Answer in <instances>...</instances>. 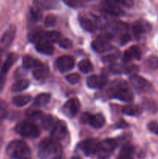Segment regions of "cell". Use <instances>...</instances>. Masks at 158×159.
Segmentation results:
<instances>
[{
    "label": "cell",
    "instance_id": "obj_1",
    "mask_svg": "<svg viewBox=\"0 0 158 159\" xmlns=\"http://www.w3.org/2000/svg\"><path fill=\"white\" fill-rule=\"evenodd\" d=\"M61 145L53 139L45 138L39 144L38 156L42 159L57 158L61 156Z\"/></svg>",
    "mask_w": 158,
    "mask_h": 159
},
{
    "label": "cell",
    "instance_id": "obj_2",
    "mask_svg": "<svg viewBox=\"0 0 158 159\" xmlns=\"http://www.w3.org/2000/svg\"><path fill=\"white\" fill-rule=\"evenodd\" d=\"M6 154L15 159H29L31 151L26 143L22 141H13L8 144Z\"/></svg>",
    "mask_w": 158,
    "mask_h": 159
},
{
    "label": "cell",
    "instance_id": "obj_3",
    "mask_svg": "<svg viewBox=\"0 0 158 159\" xmlns=\"http://www.w3.org/2000/svg\"><path fill=\"white\" fill-rule=\"evenodd\" d=\"M109 96L123 102H131L133 99V94L126 88L124 82H115V85L109 89Z\"/></svg>",
    "mask_w": 158,
    "mask_h": 159
},
{
    "label": "cell",
    "instance_id": "obj_4",
    "mask_svg": "<svg viewBox=\"0 0 158 159\" xmlns=\"http://www.w3.org/2000/svg\"><path fill=\"white\" fill-rule=\"evenodd\" d=\"M15 130L17 134L23 138H36L40 135L39 128L33 123L29 121H23L15 126Z\"/></svg>",
    "mask_w": 158,
    "mask_h": 159
},
{
    "label": "cell",
    "instance_id": "obj_5",
    "mask_svg": "<svg viewBox=\"0 0 158 159\" xmlns=\"http://www.w3.org/2000/svg\"><path fill=\"white\" fill-rule=\"evenodd\" d=\"M116 147V142L113 139H105L98 144L96 154L102 159L108 158L114 152Z\"/></svg>",
    "mask_w": 158,
    "mask_h": 159
},
{
    "label": "cell",
    "instance_id": "obj_6",
    "mask_svg": "<svg viewBox=\"0 0 158 159\" xmlns=\"http://www.w3.org/2000/svg\"><path fill=\"white\" fill-rule=\"evenodd\" d=\"M15 33H16L15 26L14 25H11L2 34L1 39H0V57L12 44L14 38H15Z\"/></svg>",
    "mask_w": 158,
    "mask_h": 159
},
{
    "label": "cell",
    "instance_id": "obj_7",
    "mask_svg": "<svg viewBox=\"0 0 158 159\" xmlns=\"http://www.w3.org/2000/svg\"><path fill=\"white\" fill-rule=\"evenodd\" d=\"M17 59V56L14 53H11L6 57V61L2 66L1 71H0V92L2 91L4 88L5 83H6V75L10 70L11 67L13 65L15 61Z\"/></svg>",
    "mask_w": 158,
    "mask_h": 159
},
{
    "label": "cell",
    "instance_id": "obj_8",
    "mask_svg": "<svg viewBox=\"0 0 158 159\" xmlns=\"http://www.w3.org/2000/svg\"><path fill=\"white\" fill-rule=\"evenodd\" d=\"M101 7L104 12L115 16H119L124 14V11L121 9L119 3L113 0H102Z\"/></svg>",
    "mask_w": 158,
    "mask_h": 159
},
{
    "label": "cell",
    "instance_id": "obj_9",
    "mask_svg": "<svg viewBox=\"0 0 158 159\" xmlns=\"http://www.w3.org/2000/svg\"><path fill=\"white\" fill-rule=\"evenodd\" d=\"M130 83L133 85V88L138 92L144 93V92H149L151 90L152 86L150 82L146 80L143 78L134 75L132 76L129 79Z\"/></svg>",
    "mask_w": 158,
    "mask_h": 159
},
{
    "label": "cell",
    "instance_id": "obj_10",
    "mask_svg": "<svg viewBox=\"0 0 158 159\" xmlns=\"http://www.w3.org/2000/svg\"><path fill=\"white\" fill-rule=\"evenodd\" d=\"M74 66V59L71 56L64 55L58 57L56 61V67L61 72H67Z\"/></svg>",
    "mask_w": 158,
    "mask_h": 159
},
{
    "label": "cell",
    "instance_id": "obj_11",
    "mask_svg": "<svg viewBox=\"0 0 158 159\" xmlns=\"http://www.w3.org/2000/svg\"><path fill=\"white\" fill-rule=\"evenodd\" d=\"M98 144H99V142H98L97 140L90 138V139H87L85 141H82L79 144V148L83 152V153L85 155L90 156V155L96 154Z\"/></svg>",
    "mask_w": 158,
    "mask_h": 159
},
{
    "label": "cell",
    "instance_id": "obj_12",
    "mask_svg": "<svg viewBox=\"0 0 158 159\" xmlns=\"http://www.w3.org/2000/svg\"><path fill=\"white\" fill-rule=\"evenodd\" d=\"M80 109V102L77 99L74 98L71 99L64 105L63 112L66 116L69 117H73L75 116Z\"/></svg>",
    "mask_w": 158,
    "mask_h": 159
},
{
    "label": "cell",
    "instance_id": "obj_13",
    "mask_svg": "<svg viewBox=\"0 0 158 159\" xmlns=\"http://www.w3.org/2000/svg\"><path fill=\"white\" fill-rule=\"evenodd\" d=\"M67 134V126L62 121H58L51 130V139L56 141L63 140Z\"/></svg>",
    "mask_w": 158,
    "mask_h": 159
},
{
    "label": "cell",
    "instance_id": "obj_14",
    "mask_svg": "<svg viewBox=\"0 0 158 159\" xmlns=\"http://www.w3.org/2000/svg\"><path fill=\"white\" fill-rule=\"evenodd\" d=\"M91 47L96 52L104 53L109 51L112 48V45L105 37H100L93 40L91 43Z\"/></svg>",
    "mask_w": 158,
    "mask_h": 159
},
{
    "label": "cell",
    "instance_id": "obj_15",
    "mask_svg": "<svg viewBox=\"0 0 158 159\" xmlns=\"http://www.w3.org/2000/svg\"><path fill=\"white\" fill-rule=\"evenodd\" d=\"M150 30H151V26L146 20H139L133 23V31L136 37H139L143 34L149 32Z\"/></svg>",
    "mask_w": 158,
    "mask_h": 159
},
{
    "label": "cell",
    "instance_id": "obj_16",
    "mask_svg": "<svg viewBox=\"0 0 158 159\" xmlns=\"http://www.w3.org/2000/svg\"><path fill=\"white\" fill-rule=\"evenodd\" d=\"M108 82L105 75H91L87 79V85L91 89L102 88Z\"/></svg>",
    "mask_w": 158,
    "mask_h": 159
},
{
    "label": "cell",
    "instance_id": "obj_17",
    "mask_svg": "<svg viewBox=\"0 0 158 159\" xmlns=\"http://www.w3.org/2000/svg\"><path fill=\"white\" fill-rule=\"evenodd\" d=\"M36 49L40 53L46 54V55H50L54 51V46L50 43V41L46 40V37L36 43Z\"/></svg>",
    "mask_w": 158,
    "mask_h": 159
},
{
    "label": "cell",
    "instance_id": "obj_18",
    "mask_svg": "<svg viewBox=\"0 0 158 159\" xmlns=\"http://www.w3.org/2000/svg\"><path fill=\"white\" fill-rule=\"evenodd\" d=\"M141 51L138 46H133L124 52L122 60L124 62H129L133 59H140Z\"/></svg>",
    "mask_w": 158,
    "mask_h": 159
},
{
    "label": "cell",
    "instance_id": "obj_19",
    "mask_svg": "<svg viewBox=\"0 0 158 159\" xmlns=\"http://www.w3.org/2000/svg\"><path fill=\"white\" fill-rule=\"evenodd\" d=\"M105 117L101 113H97V114L94 115L90 114L89 113L88 118V123L87 124H89L94 128L99 129L103 127L104 124H105Z\"/></svg>",
    "mask_w": 158,
    "mask_h": 159
},
{
    "label": "cell",
    "instance_id": "obj_20",
    "mask_svg": "<svg viewBox=\"0 0 158 159\" xmlns=\"http://www.w3.org/2000/svg\"><path fill=\"white\" fill-rule=\"evenodd\" d=\"M48 72H49L48 67L44 64H41L40 62L35 68H33V75L34 79H36L37 80H41L47 75Z\"/></svg>",
    "mask_w": 158,
    "mask_h": 159
},
{
    "label": "cell",
    "instance_id": "obj_21",
    "mask_svg": "<svg viewBox=\"0 0 158 159\" xmlns=\"http://www.w3.org/2000/svg\"><path fill=\"white\" fill-rule=\"evenodd\" d=\"M134 147L130 144H126L122 148L119 156L116 159H133Z\"/></svg>",
    "mask_w": 158,
    "mask_h": 159
},
{
    "label": "cell",
    "instance_id": "obj_22",
    "mask_svg": "<svg viewBox=\"0 0 158 159\" xmlns=\"http://www.w3.org/2000/svg\"><path fill=\"white\" fill-rule=\"evenodd\" d=\"M50 95L48 94V93H42V94L38 95L35 98L33 106L37 108L44 107L50 102Z\"/></svg>",
    "mask_w": 158,
    "mask_h": 159
},
{
    "label": "cell",
    "instance_id": "obj_23",
    "mask_svg": "<svg viewBox=\"0 0 158 159\" xmlns=\"http://www.w3.org/2000/svg\"><path fill=\"white\" fill-rule=\"evenodd\" d=\"M31 100V96L29 95H20L14 96L12 99V102L14 106L22 107L29 103Z\"/></svg>",
    "mask_w": 158,
    "mask_h": 159
},
{
    "label": "cell",
    "instance_id": "obj_24",
    "mask_svg": "<svg viewBox=\"0 0 158 159\" xmlns=\"http://www.w3.org/2000/svg\"><path fill=\"white\" fill-rule=\"evenodd\" d=\"M42 121V126L46 130H52L53 127L55 126V124L58 122L55 117H54L51 115H46V116H43L41 118Z\"/></svg>",
    "mask_w": 158,
    "mask_h": 159
},
{
    "label": "cell",
    "instance_id": "obj_25",
    "mask_svg": "<svg viewBox=\"0 0 158 159\" xmlns=\"http://www.w3.org/2000/svg\"><path fill=\"white\" fill-rule=\"evenodd\" d=\"M122 113L127 116H138L142 113V109L139 106L127 105L122 108Z\"/></svg>",
    "mask_w": 158,
    "mask_h": 159
},
{
    "label": "cell",
    "instance_id": "obj_26",
    "mask_svg": "<svg viewBox=\"0 0 158 159\" xmlns=\"http://www.w3.org/2000/svg\"><path fill=\"white\" fill-rule=\"evenodd\" d=\"M79 23H80L81 27L83 28L84 30H85L86 31H88V32L91 33L95 31V25H94V23H93L91 20H90L89 19L81 17V18H79Z\"/></svg>",
    "mask_w": 158,
    "mask_h": 159
},
{
    "label": "cell",
    "instance_id": "obj_27",
    "mask_svg": "<svg viewBox=\"0 0 158 159\" xmlns=\"http://www.w3.org/2000/svg\"><path fill=\"white\" fill-rule=\"evenodd\" d=\"M29 82L26 79H21L17 82H15L13 85H12V90L13 93H19V92L23 91V90L26 89L29 87Z\"/></svg>",
    "mask_w": 158,
    "mask_h": 159
},
{
    "label": "cell",
    "instance_id": "obj_28",
    "mask_svg": "<svg viewBox=\"0 0 158 159\" xmlns=\"http://www.w3.org/2000/svg\"><path fill=\"white\" fill-rule=\"evenodd\" d=\"M29 12H30V17L33 21L37 22L41 19L42 17V12L40 10V6L38 2L35 3L33 6L30 8L29 9Z\"/></svg>",
    "mask_w": 158,
    "mask_h": 159
},
{
    "label": "cell",
    "instance_id": "obj_29",
    "mask_svg": "<svg viewBox=\"0 0 158 159\" xmlns=\"http://www.w3.org/2000/svg\"><path fill=\"white\" fill-rule=\"evenodd\" d=\"M39 63H40L39 61L36 60L35 58H33V57L29 55L24 56L23 58V65L26 69L35 68Z\"/></svg>",
    "mask_w": 158,
    "mask_h": 159
},
{
    "label": "cell",
    "instance_id": "obj_30",
    "mask_svg": "<svg viewBox=\"0 0 158 159\" xmlns=\"http://www.w3.org/2000/svg\"><path fill=\"white\" fill-rule=\"evenodd\" d=\"M59 2L60 0H41L38 3L40 7L45 9H54L58 7Z\"/></svg>",
    "mask_w": 158,
    "mask_h": 159
},
{
    "label": "cell",
    "instance_id": "obj_31",
    "mask_svg": "<svg viewBox=\"0 0 158 159\" xmlns=\"http://www.w3.org/2000/svg\"><path fill=\"white\" fill-rule=\"evenodd\" d=\"M78 68L81 72L89 73L93 70V65L89 60L83 59L78 64Z\"/></svg>",
    "mask_w": 158,
    "mask_h": 159
},
{
    "label": "cell",
    "instance_id": "obj_32",
    "mask_svg": "<svg viewBox=\"0 0 158 159\" xmlns=\"http://www.w3.org/2000/svg\"><path fill=\"white\" fill-rule=\"evenodd\" d=\"M43 38H45V33H43L42 30H35L29 35V40L35 43Z\"/></svg>",
    "mask_w": 158,
    "mask_h": 159
},
{
    "label": "cell",
    "instance_id": "obj_33",
    "mask_svg": "<svg viewBox=\"0 0 158 159\" xmlns=\"http://www.w3.org/2000/svg\"><path fill=\"white\" fill-rule=\"evenodd\" d=\"M45 37L49 41L58 43L59 40L61 39L62 35L61 34H60L59 32H57V31H50V32L45 33Z\"/></svg>",
    "mask_w": 158,
    "mask_h": 159
},
{
    "label": "cell",
    "instance_id": "obj_34",
    "mask_svg": "<svg viewBox=\"0 0 158 159\" xmlns=\"http://www.w3.org/2000/svg\"><path fill=\"white\" fill-rule=\"evenodd\" d=\"M147 65L151 69H157L158 68V57L156 56H150L147 59Z\"/></svg>",
    "mask_w": 158,
    "mask_h": 159
},
{
    "label": "cell",
    "instance_id": "obj_35",
    "mask_svg": "<svg viewBox=\"0 0 158 159\" xmlns=\"http://www.w3.org/2000/svg\"><path fill=\"white\" fill-rule=\"evenodd\" d=\"M7 115V107L6 102L3 100L0 99V125L2 123L3 120L6 118Z\"/></svg>",
    "mask_w": 158,
    "mask_h": 159
},
{
    "label": "cell",
    "instance_id": "obj_36",
    "mask_svg": "<svg viewBox=\"0 0 158 159\" xmlns=\"http://www.w3.org/2000/svg\"><path fill=\"white\" fill-rule=\"evenodd\" d=\"M59 44V46L61 47L62 48H64V49H69L72 47V42L71 40H69L68 38H65V37H61L59 42L57 43Z\"/></svg>",
    "mask_w": 158,
    "mask_h": 159
},
{
    "label": "cell",
    "instance_id": "obj_37",
    "mask_svg": "<svg viewBox=\"0 0 158 159\" xmlns=\"http://www.w3.org/2000/svg\"><path fill=\"white\" fill-rule=\"evenodd\" d=\"M81 77L77 73H72V74H69L66 76V80L68 81L69 83L71 84H77L80 81Z\"/></svg>",
    "mask_w": 158,
    "mask_h": 159
},
{
    "label": "cell",
    "instance_id": "obj_38",
    "mask_svg": "<svg viewBox=\"0 0 158 159\" xmlns=\"http://www.w3.org/2000/svg\"><path fill=\"white\" fill-rule=\"evenodd\" d=\"M57 23V18L54 15H48L45 19V25L47 27H52Z\"/></svg>",
    "mask_w": 158,
    "mask_h": 159
},
{
    "label": "cell",
    "instance_id": "obj_39",
    "mask_svg": "<svg viewBox=\"0 0 158 159\" xmlns=\"http://www.w3.org/2000/svg\"><path fill=\"white\" fill-rule=\"evenodd\" d=\"M147 127H148L149 130L151 133L158 135V122H156V121H151V122L148 124Z\"/></svg>",
    "mask_w": 158,
    "mask_h": 159
},
{
    "label": "cell",
    "instance_id": "obj_40",
    "mask_svg": "<svg viewBox=\"0 0 158 159\" xmlns=\"http://www.w3.org/2000/svg\"><path fill=\"white\" fill-rule=\"evenodd\" d=\"M63 2L70 7L76 8L81 6V2L79 0H63Z\"/></svg>",
    "mask_w": 158,
    "mask_h": 159
},
{
    "label": "cell",
    "instance_id": "obj_41",
    "mask_svg": "<svg viewBox=\"0 0 158 159\" xmlns=\"http://www.w3.org/2000/svg\"><path fill=\"white\" fill-rule=\"evenodd\" d=\"M113 1L116 2L119 4L123 5V6H126V7H131L134 4L133 0H113Z\"/></svg>",
    "mask_w": 158,
    "mask_h": 159
},
{
    "label": "cell",
    "instance_id": "obj_42",
    "mask_svg": "<svg viewBox=\"0 0 158 159\" xmlns=\"http://www.w3.org/2000/svg\"><path fill=\"white\" fill-rule=\"evenodd\" d=\"M130 40V36L128 34H122V36L121 37V44L124 45L125 43H128Z\"/></svg>",
    "mask_w": 158,
    "mask_h": 159
},
{
    "label": "cell",
    "instance_id": "obj_43",
    "mask_svg": "<svg viewBox=\"0 0 158 159\" xmlns=\"http://www.w3.org/2000/svg\"><path fill=\"white\" fill-rule=\"evenodd\" d=\"M72 159H81L80 158V157H78V156H75V157H74V158H73Z\"/></svg>",
    "mask_w": 158,
    "mask_h": 159
},
{
    "label": "cell",
    "instance_id": "obj_44",
    "mask_svg": "<svg viewBox=\"0 0 158 159\" xmlns=\"http://www.w3.org/2000/svg\"><path fill=\"white\" fill-rule=\"evenodd\" d=\"M87 1H94V0H87Z\"/></svg>",
    "mask_w": 158,
    "mask_h": 159
}]
</instances>
